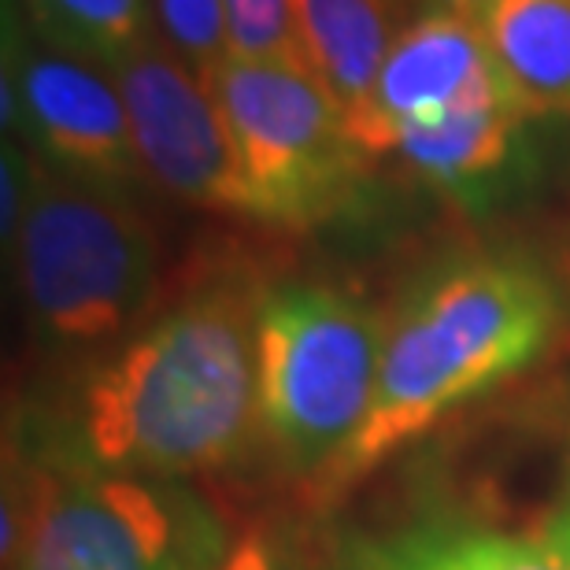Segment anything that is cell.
<instances>
[{"mask_svg":"<svg viewBox=\"0 0 570 570\" xmlns=\"http://www.w3.org/2000/svg\"><path fill=\"white\" fill-rule=\"evenodd\" d=\"M482 22L452 8L423 11L401 30L382 63L371 108L352 127L371 159L385 153L393 130L441 116L500 82Z\"/></svg>","mask_w":570,"mask_h":570,"instance_id":"9c48e42d","label":"cell"},{"mask_svg":"<svg viewBox=\"0 0 570 570\" xmlns=\"http://www.w3.org/2000/svg\"><path fill=\"white\" fill-rule=\"evenodd\" d=\"M444 8L460 11V16H471V19H482L489 8L497 4V0H441Z\"/></svg>","mask_w":570,"mask_h":570,"instance_id":"ac0fdd59","label":"cell"},{"mask_svg":"<svg viewBox=\"0 0 570 570\" xmlns=\"http://www.w3.org/2000/svg\"><path fill=\"white\" fill-rule=\"evenodd\" d=\"M11 248L33 334L56 352L116 345L156 301L159 242L122 186L41 164Z\"/></svg>","mask_w":570,"mask_h":570,"instance_id":"3957f363","label":"cell"},{"mask_svg":"<svg viewBox=\"0 0 570 570\" xmlns=\"http://www.w3.org/2000/svg\"><path fill=\"white\" fill-rule=\"evenodd\" d=\"M248 189V219L318 226L345 212L371 156L312 67L226 60L208 75Z\"/></svg>","mask_w":570,"mask_h":570,"instance_id":"8992f818","label":"cell"},{"mask_svg":"<svg viewBox=\"0 0 570 570\" xmlns=\"http://www.w3.org/2000/svg\"><path fill=\"white\" fill-rule=\"evenodd\" d=\"M226 33L234 60L312 67L296 22V0H226Z\"/></svg>","mask_w":570,"mask_h":570,"instance_id":"9a60e30c","label":"cell"},{"mask_svg":"<svg viewBox=\"0 0 570 570\" xmlns=\"http://www.w3.org/2000/svg\"><path fill=\"white\" fill-rule=\"evenodd\" d=\"M563 289L527 256H463L433 271L390 318L382 379L326 489L360 482L452 407L533 363L563 326Z\"/></svg>","mask_w":570,"mask_h":570,"instance_id":"7a4b0ae2","label":"cell"},{"mask_svg":"<svg viewBox=\"0 0 570 570\" xmlns=\"http://www.w3.org/2000/svg\"><path fill=\"white\" fill-rule=\"evenodd\" d=\"M148 4H153V30H159L164 45L204 78L230 60L226 0H148Z\"/></svg>","mask_w":570,"mask_h":570,"instance_id":"2e32d148","label":"cell"},{"mask_svg":"<svg viewBox=\"0 0 570 570\" xmlns=\"http://www.w3.org/2000/svg\"><path fill=\"white\" fill-rule=\"evenodd\" d=\"M527 119V108L500 78L478 97L441 111V116L393 130L382 156H396L433 186L463 189L493 178L515 156Z\"/></svg>","mask_w":570,"mask_h":570,"instance_id":"30bf717a","label":"cell"},{"mask_svg":"<svg viewBox=\"0 0 570 570\" xmlns=\"http://www.w3.org/2000/svg\"><path fill=\"white\" fill-rule=\"evenodd\" d=\"M296 22L312 71L356 127L371 108L385 56L407 27L404 0H296Z\"/></svg>","mask_w":570,"mask_h":570,"instance_id":"8fae6325","label":"cell"},{"mask_svg":"<svg viewBox=\"0 0 570 570\" xmlns=\"http://www.w3.org/2000/svg\"><path fill=\"white\" fill-rule=\"evenodd\" d=\"M41 41L116 63L153 38L148 0H22Z\"/></svg>","mask_w":570,"mask_h":570,"instance_id":"4fadbf2b","label":"cell"},{"mask_svg":"<svg viewBox=\"0 0 570 570\" xmlns=\"http://www.w3.org/2000/svg\"><path fill=\"white\" fill-rule=\"evenodd\" d=\"M4 130L19 127L67 175L130 189L141 181L130 116L108 63L49 41L4 38Z\"/></svg>","mask_w":570,"mask_h":570,"instance_id":"ba28073f","label":"cell"},{"mask_svg":"<svg viewBox=\"0 0 570 570\" xmlns=\"http://www.w3.org/2000/svg\"><path fill=\"white\" fill-rule=\"evenodd\" d=\"M259 304L245 282H204L111 352L75 401V463L145 478L234 463L259 426Z\"/></svg>","mask_w":570,"mask_h":570,"instance_id":"6da1fadb","label":"cell"},{"mask_svg":"<svg viewBox=\"0 0 570 570\" xmlns=\"http://www.w3.org/2000/svg\"><path fill=\"white\" fill-rule=\"evenodd\" d=\"M390 318L334 285H282L259 304V426L293 471L323 478L379 393Z\"/></svg>","mask_w":570,"mask_h":570,"instance_id":"277c9868","label":"cell"},{"mask_svg":"<svg viewBox=\"0 0 570 570\" xmlns=\"http://www.w3.org/2000/svg\"><path fill=\"white\" fill-rule=\"evenodd\" d=\"M478 22L527 116L570 119V0H497Z\"/></svg>","mask_w":570,"mask_h":570,"instance_id":"7c38bea8","label":"cell"},{"mask_svg":"<svg viewBox=\"0 0 570 570\" xmlns=\"http://www.w3.org/2000/svg\"><path fill=\"white\" fill-rule=\"evenodd\" d=\"M41 164L22 145L4 141V167H0V230H4V245L11 248L22 230V219L30 212L33 186H38Z\"/></svg>","mask_w":570,"mask_h":570,"instance_id":"e0dca14e","label":"cell"},{"mask_svg":"<svg viewBox=\"0 0 570 570\" xmlns=\"http://www.w3.org/2000/svg\"><path fill=\"white\" fill-rule=\"evenodd\" d=\"M108 67L127 105L141 175L175 200L248 215L242 159L208 78L156 33Z\"/></svg>","mask_w":570,"mask_h":570,"instance_id":"52a82bcc","label":"cell"},{"mask_svg":"<svg viewBox=\"0 0 570 570\" xmlns=\"http://www.w3.org/2000/svg\"><path fill=\"white\" fill-rule=\"evenodd\" d=\"M16 570H223L226 530L164 478L63 463L4 500Z\"/></svg>","mask_w":570,"mask_h":570,"instance_id":"5b68a950","label":"cell"},{"mask_svg":"<svg viewBox=\"0 0 570 570\" xmlns=\"http://www.w3.org/2000/svg\"><path fill=\"white\" fill-rule=\"evenodd\" d=\"M393 570H570V552L530 527L452 530L415 541Z\"/></svg>","mask_w":570,"mask_h":570,"instance_id":"5bb4252c","label":"cell"}]
</instances>
